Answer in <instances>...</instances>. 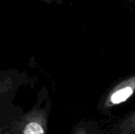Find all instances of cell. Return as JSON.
<instances>
[{"instance_id":"277c9868","label":"cell","mask_w":135,"mask_h":134,"mask_svg":"<svg viewBox=\"0 0 135 134\" xmlns=\"http://www.w3.org/2000/svg\"><path fill=\"white\" fill-rule=\"evenodd\" d=\"M72 134H103L95 122L81 121L74 127Z\"/></svg>"},{"instance_id":"6da1fadb","label":"cell","mask_w":135,"mask_h":134,"mask_svg":"<svg viewBox=\"0 0 135 134\" xmlns=\"http://www.w3.org/2000/svg\"><path fill=\"white\" fill-rule=\"evenodd\" d=\"M51 107L52 101L43 87L31 109L10 118L1 127V134H47Z\"/></svg>"},{"instance_id":"3957f363","label":"cell","mask_w":135,"mask_h":134,"mask_svg":"<svg viewBox=\"0 0 135 134\" xmlns=\"http://www.w3.org/2000/svg\"><path fill=\"white\" fill-rule=\"evenodd\" d=\"M111 134H135V109L112 128Z\"/></svg>"},{"instance_id":"5b68a950","label":"cell","mask_w":135,"mask_h":134,"mask_svg":"<svg viewBox=\"0 0 135 134\" xmlns=\"http://www.w3.org/2000/svg\"><path fill=\"white\" fill-rule=\"evenodd\" d=\"M38 1L43 2V3H46V4L55 3V4H57V5H62V4H64V0H38Z\"/></svg>"},{"instance_id":"7a4b0ae2","label":"cell","mask_w":135,"mask_h":134,"mask_svg":"<svg viewBox=\"0 0 135 134\" xmlns=\"http://www.w3.org/2000/svg\"><path fill=\"white\" fill-rule=\"evenodd\" d=\"M135 93V73L116 83L104 95L99 103V110L105 111L124 103Z\"/></svg>"},{"instance_id":"8992f818","label":"cell","mask_w":135,"mask_h":134,"mask_svg":"<svg viewBox=\"0 0 135 134\" xmlns=\"http://www.w3.org/2000/svg\"><path fill=\"white\" fill-rule=\"evenodd\" d=\"M126 1H131V2H135V0H126Z\"/></svg>"}]
</instances>
